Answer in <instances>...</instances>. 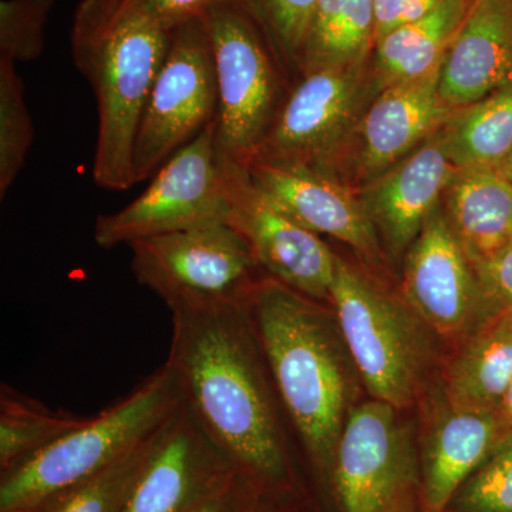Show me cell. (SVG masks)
Masks as SVG:
<instances>
[{
	"mask_svg": "<svg viewBox=\"0 0 512 512\" xmlns=\"http://www.w3.org/2000/svg\"><path fill=\"white\" fill-rule=\"evenodd\" d=\"M362 67L323 66L302 72L251 161H293L328 170L359 114Z\"/></svg>",
	"mask_w": 512,
	"mask_h": 512,
	"instance_id": "11",
	"label": "cell"
},
{
	"mask_svg": "<svg viewBox=\"0 0 512 512\" xmlns=\"http://www.w3.org/2000/svg\"><path fill=\"white\" fill-rule=\"evenodd\" d=\"M218 116L214 52L204 16L171 30L170 47L148 96L134 143L136 184L150 180Z\"/></svg>",
	"mask_w": 512,
	"mask_h": 512,
	"instance_id": "9",
	"label": "cell"
},
{
	"mask_svg": "<svg viewBox=\"0 0 512 512\" xmlns=\"http://www.w3.org/2000/svg\"><path fill=\"white\" fill-rule=\"evenodd\" d=\"M131 271L170 308L251 305L266 276L231 224L187 229L128 245ZM265 272V271H264Z\"/></svg>",
	"mask_w": 512,
	"mask_h": 512,
	"instance_id": "6",
	"label": "cell"
},
{
	"mask_svg": "<svg viewBox=\"0 0 512 512\" xmlns=\"http://www.w3.org/2000/svg\"><path fill=\"white\" fill-rule=\"evenodd\" d=\"M158 430L113 466L49 495L33 507V511L124 512L131 488L150 454Z\"/></svg>",
	"mask_w": 512,
	"mask_h": 512,
	"instance_id": "26",
	"label": "cell"
},
{
	"mask_svg": "<svg viewBox=\"0 0 512 512\" xmlns=\"http://www.w3.org/2000/svg\"><path fill=\"white\" fill-rule=\"evenodd\" d=\"M252 181L302 227L329 235L363 256L376 255L375 225L365 205L329 170L293 161L255 160Z\"/></svg>",
	"mask_w": 512,
	"mask_h": 512,
	"instance_id": "15",
	"label": "cell"
},
{
	"mask_svg": "<svg viewBox=\"0 0 512 512\" xmlns=\"http://www.w3.org/2000/svg\"><path fill=\"white\" fill-rule=\"evenodd\" d=\"M389 512H417L416 503H414V490L403 494Z\"/></svg>",
	"mask_w": 512,
	"mask_h": 512,
	"instance_id": "37",
	"label": "cell"
},
{
	"mask_svg": "<svg viewBox=\"0 0 512 512\" xmlns=\"http://www.w3.org/2000/svg\"><path fill=\"white\" fill-rule=\"evenodd\" d=\"M282 488H264L252 512H295L285 504L279 503Z\"/></svg>",
	"mask_w": 512,
	"mask_h": 512,
	"instance_id": "35",
	"label": "cell"
},
{
	"mask_svg": "<svg viewBox=\"0 0 512 512\" xmlns=\"http://www.w3.org/2000/svg\"><path fill=\"white\" fill-rule=\"evenodd\" d=\"M403 292L427 328L444 338L466 335L491 308L476 268L440 205L410 247Z\"/></svg>",
	"mask_w": 512,
	"mask_h": 512,
	"instance_id": "13",
	"label": "cell"
},
{
	"mask_svg": "<svg viewBox=\"0 0 512 512\" xmlns=\"http://www.w3.org/2000/svg\"><path fill=\"white\" fill-rule=\"evenodd\" d=\"M86 419L63 410H52L3 383L0 389V471L55 443Z\"/></svg>",
	"mask_w": 512,
	"mask_h": 512,
	"instance_id": "25",
	"label": "cell"
},
{
	"mask_svg": "<svg viewBox=\"0 0 512 512\" xmlns=\"http://www.w3.org/2000/svg\"><path fill=\"white\" fill-rule=\"evenodd\" d=\"M511 83L512 0H473L441 62V97L458 110Z\"/></svg>",
	"mask_w": 512,
	"mask_h": 512,
	"instance_id": "17",
	"label": "cell"
},
{
	"mask_svg": "<svg viewBox=\"0 0 512 512\" xmlns=\"http://www.w3.org/2000/svg\"><path fill=\"white\" fill-rule=\"evenodd\" d=\"M123 210L99 215L94 241L111 249L187 229L229 224L228 161L217 146V120L174 154Z\"/></svg>",
	"mask_w": 512,
	"mask_h": 512,
	"instance_id": "7",
	"label": "cell"
},
{
	"mask_svg": "<svg viewBox=\"0 0 512 512\" xmlns=\"http://www.w3.org/2000/svg\"><path fill=\"white\" fill-rule=\"evenodd\" d=\"M70 40L73 62L92 84L99 110L94 181L104 190L126 191L136 185L138 124L171 30L137 0H80Z\"/></svg>",
	"mask_w": 512,
	"mask_h": 512,
	"instance_id": "3",
	"label": "cell"
},
{
	"mask_svg": "<svg viewBox=\"0 0 512 512\" xmlns=\"http://www.w3.org/2000/svg\"><path fill=\"white\" fill-rule=\"evenodd\" d=\"M443 2L444 0H375V43L392 30L430 15Z\"/></svg>",
	"mask_w": 512,
	"mask_h": 512,
	"instance_id": "33",
	"label": "cell"
},
{
	"mask_svg": "<svg viewBox=\"0 0 512 512\" xmlns=\"http://www.w3.org/2000/svg\"><path fill=\"white\" fill-rule=\"evenodd\" d=\"M471 3L473 0H444L430 15L380 37L375 43L380 89L437 72Z\"/></svg>",
	"mask_w": 512,
	"mask_h": 512,
	"instance_id": "22",
	"label": "cell"
},
{
	"mask_svg": "<svg viewBox=\"0 0 512 512\" xmlns=\"http://www.w3.org/2000/svg\"><path fill=\"white\" fill-rule=\"evenodd\" d=\"M503 433L497 412L460 409L444 399L427 430L421 457L423 512H446L451 498Z\"/></svg>",
	"mask_w": 512,
	"mask_h": 512,
	"instance_id": "19",
	"label": "cell"
},
{
	"mask_svg": "<svg viewBox=\"0 0 512 512\" xmlns=\"http://www.w3.org/2000/svg\"><path fill=\"white\" fill-rule=\"evenodd\" d=\"M342 512H389L416 485V458L396 407L370 399L350 412L333 464Z\"/></svg>",
	"mask_w": 512,
	"mask_h": 512,
	"instance_id": "10",
	"label": "cell"
},
{
	"mask_svg": "<svg viewBox=\"0 0 512 512\" xmlns=\"http://www.w3.org/2000/svg\"><path fill=\"white\" fill-rule=\"evenodd\" d=\"M183 403L167 365L77 429L0 471V510L36 507L49 495L106 470L140 446Z\"/></svg>",
	"mask_w": 512,
	"mask_h": 512,
	"instance_id": "4",
	"label": "cell"
},
{
	"mask_svg": "<svg viewBox=\"0 0 512 512\" xmlns=\"http://www.w3.org/2000/svg\"><path fill=\"white\" fill-rule=\"evenodd\" d=\"M272 52L301 69L303 49L318 0H238Z\"/></svg>",
	"mask_w": 512,
	"mask_h": 512,
	"instance_id": "28",
	"label": "cell"
},
{
	"mask_svg": "<svg viewBox=\"0 0 512 512\" xmlns=\"http://www.w3.org/2000/svg\"><path fill=\"white\" fill-rule=\"evenodd\" d=\"M458 171L440 130L366 185L360 201L393 254L412 247Z\"/></svg>",
	"mask_w": 512,
	"mask_h": 512,
	"instance_id": "16",
	"label": "cell"
},
{
	"mask_svg": "<svg viewBox=\"0 0 512 512\" xmlns=\"http://www.w3.org/2000/svg\"><path fill=\"white\" fill-rule=\"evenodd\" d=\"M446 512H512V430L501 433Z\"/></svg>",
	"mask_w": 512,
	"mask_h": 512,
	"instance_id": "29",
	"label": "cell"
},
{
	"mask_svg": "<svg viewBox=\"0 0 512 512\" xmlns=\"http://www.w3.org/2000/svg\"><path fill=\"white\" fill-rule=\"evenodd\" d=\"M228 171L229 224L247 239L265 274L313 301L329 302L338 256L275 205L252 181L247 165L228 161Z\"/></svg>",
	"mask_w": 512,
	"mask_h": 512,
	"instance_id": "12",
	"label": "cell"
},
{
	"mask_svg": "<svg viewBox=\"0 0 512 512\" xmlns=\"http://www.w3.org/2000/svg\"><path fill=\"white\" fill-rule=\"evenodd\" d=\"M497 416L500 419L503 431L512 430V379L510 384H508L507 392H505L500 406H498Z\"/></svg>",
	"mask_w": 512,
	"mask_h": 512,
	"instance_id": "36",
	"label": "cell"
},
{
	"mask_svg": "<svg viewBox=\"0 0 512 512\" xmlns=\"http://www.w3.org/2000/svg\"><path fill=\"white\" fill-rule=\"evenodd\" d=\"M173 313L170 367L185 406L238 470L264 488L293 485L281 402L249 305Z\"/></svg>",
	"mask_w": 512,
	"mask_h": 512,
	"instance_id": "1",
	"label": "cell"
},
{
	"mask_svg": "<svg viewBox=\"0 0 512 512\" xmlns=\"http://www.w3.org/2000/svg\"><path fill=\"white\" fill-rule=\"evenodd\" d=\"M474 268L488 305L512 313V241Z\"/></svg>",
	"mask_w": 512,
	"mask_h": 512,
	"instance_id": "32",
	"label": "cell"
},
{
	"mask_svg": "<svg viewBox=\"0 0 512 512\" xmlns=\"http://www.w3.org/2000/svg\"><path fill=\"white\" fill-rule=\"evenodd\" d=\"M375 0H318L301 70L362 64L375 46Z\"/></svg>",
	"mask_w": 512,
	"mask_h": 512,
	"instance_id": "24",
	"label": "cell"
},
{
	"mask_svg": "<svg viewBox=\"0 0 512 512\" xmlns=\"http://www.w3.org/2000/svg\"><path fill=\"white\" fill-rule=\"evenodd\" d=\"M491 171H495V173L500 174L501 177H504L505 180L511 181L512 183V151L508 154L503 163L498 164L497 167Z\"/></svg>",
	"mask_w": 512,
	"mask_h": 512,
	"instance_id": "38",
	"label": "cell"
},
{
	"mask_svg": "<svg viewBox=\"0 0 512 512\" xmlns=\"http://www.w3.org/2000/svg\"><path fill=\"white\" fill-rule=\"evenodd\" d=\"M0 512H35V511H33V508L16 507V508H5V510H0Z\"/></svg>",
	"mask_w": 512,
	"mask_h": 512,
	"instance_id": "39",
	"label": "cell"
},
{
	"mask_svg": "<svg viewBox=\"0 0 512 512\" xmlns=\"http://www.w3.org/2000/svg\"><path fill=\"white\" fill-rule=\"evenodd\" d=\"M218 83L217 146L231 163L248 165L278 116L275 55L238 0L204 13Z\"/></svg>",
	"mask_w": 512,
	"mask_h": 512,
	"instance_id": "8",
	"label": "cell"
},
{
	"mask_svg": "<svg viewBox=\"0 0 512 512\" xmlns=\"http://www.w3.org/2000/svg\"><path fill=\"white\" fill-rule=\"evenodd\" d=\"M164 28L173 30L187 20L200 18L221 0H137Z\"/></svg>",
	"mask_w": 512,
	"mask_h": 512,
	"instance_id": "34",
	"label": "cell"
},
{
	"mask_svg": "<svg viewBox=\"0 0 512 512\" xmlns=\"http://www.w3.org/2000/svg\"><path fill=\"white\" fill-rule=\"evenodd\" d=\"M440 69L421 79L392 84L363 116L360 163L370 177L389 170L443 130L454 109L439 89Z\"/></svg>",
	"mask_w": 512,
	"mask_h": 512,
	"instance_id": "18",
	"label": "cell"
},
{
	"mask_svg": "<svg viewBox=\"0 0 512 512\" xmlns=\"http://www.w3.org/2000/svg\"><path fill=\"white\" fill-rule=\"evenodd\" d=\"M237 470L183 402L158 430L124 512H184Z\"/></svg>",
	"mask_w": 512,
	"mask_h": 512,
	"instance_id": "14",
	"label": "cell"
},
{
	"mask_svg": "<svg viewBox=\"0 0 512 512\" xmlns=\"http://www.w3.org/2000/svg\"><path fill=\"white\" fill-rule=\"evenodd\" d=\"M329 302L370 397L397 410L410 406L430 366L426 323L339 256Z\"/></svg>",
	"mask_w": 512,
	"mask_h": 512,
	"instance_id": "5",
	"label": "cell"
},
{
	"mask_svg": "<svg viewBox=\"0 0 512 512\" xmlns=\"http://www.w3.org/2000/svg\"><path fill=\"white\" fill-rule=\"evenodd\" d=\"M55 0L0 2V59L32 62L42 56L46 25Z\"/></svg>",
	"mask_w": 512,
	"mask_h": 512,
	"instance_id": "30",
	"label": "cell"
},
{
	"mask_svg": "<svg viewBox=\"0 0 512 512\" xmlns=\"http://www.w3.org/2000/svg\"><path fill=\"white\" fill-rule=\"evenodd\" d=\"M282 409L316 476L332 484L359 379L335 315L271 276L249 305Z\"/></svg>",
	"mask_w": 512,
	"mask_h": 512,
	"instance_id": "2",
	"label": "cell"
},
{
	"mask_svg": "<svg viewBox=\"0 0 512 512\" xmlns=\"http://www.w3.org/2000/svg\"><path fill=\"white\" fill-rule=\"evenodd\" d=\"M33 134L32 117L16 63L0 59V197L8 194L19 177Z\"/></svg>",
	"mask_w": 512,
	"mask_h": 512,
	"instance_id": "27",
	"label": "cell"
},
{
	"mask_svg": "<svg viewBox=\"0 0 512 512\" xmlns=\"http://www.w3.org/2000/svg\"><path fill=\"white\" fill-rule=\"evenodd\" d=\"M262 490L264 487L258 481L237 470L184 512H252Z\"/></svg>",
	"mask_w": 512,
	"mask_h": 512,
	"instance_id": "31",
	"label": "cell"
},
{
	"mask_svg": "<svg viewBox=\"0 0 512 512\" xmlns=\"http://www.w3.org/2000/svg\"><path fill=\"white\" fill-rule=\"evenodd\" d=\"M446 215L477 265L512 241V183L491 170L458 171L446 192Z\"/></svg>",
	"mask_w": 512,
	"mask_h": 512,
	"instance_id": "20",
	"label": "cell"
},
{
	"mask_svg": "<svg viewBox=\"0 0 512 512\" xmlns=\"http://www.w3.org/2000/svg\"><path fill=\"white\" fill-rule=\"evenodd\" d=\"M511 379L512 313L497 312L454 357L444 399L460 409L497 412Z\"/></svg>",
	"mask_w": 512,
	"mask_h": 512,
	"instance_id": "21",
	"label": "cell"
},
{
	"mask_svg": "<svg viewBox=\"0 0 512 512\" xmlns=\"http://www.w3.org/2000/svg\"><path fill=\"white\" fill-rule=\"evenodd\" d=\"M441 131L457 170H494L512 151V83L454 111Z\"/></svg>",
	"mask_w": 512,
	"mask_h": 512,
	"instance_id": "23",
	"label": "cell"
}]
</instances>
